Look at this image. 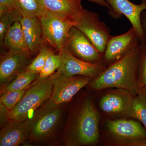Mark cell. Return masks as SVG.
Masks as SVG:
<instances>
[{"mask_svg":"<svg viewBox=\"0 0 146 146\" xmlns=\"http://www.w3.org/2000/svg\"><path fill=\"white\" fill-rule=\"evenodd\" d=\"M16 9L22 16L40 18L46 12L42 0H16Z\"/></svg>","mask_w":146,"mask_h":146,"instance_id":"d6986e66","label":"cell"},{"mask_svg":"<svg viewBox=\"0 0 146 146\" xmlns=\"http://www.w3.org/2000/svg\"><path fill=\"white\" fill-rule=\"evenodd\" d=\"M39 74L28 72L25 70L20 73L13 81L9 84L4 90H23L26 89L33 82Z\"/></svg>","mask_w":146,"mask_h":146,"instance_id":"7402d4cb","label":"cell"},{"mask_svg":"<svg viewBox=\"0 0 146 146\" xmlns=\"http://www.w3.org/2000/svg\"><path fill=\"white\" fill-rule=\"evenodd\" d=\"M99 115L93 102L86 100L76 116L68 144L82 146L96 144L99 139Z\"/></svg>","mask_w":146,"mask_h":146,"instance_id":"7a4b0ae2","label":"cell"},{"mask_svg":"<svg viewBox=\"0 0 146 146\" xmlns=\"http://www.w3.org/2000/svg\"><path fill=\"white\" fill-rule=\"evenodd\" d=\"M16 9V0H0V13Z\"/></svg>","mask_w":146,"mask_h":146,"instance_id":"4316f807","label":"cell"},{"mask_svg":"<svg viewBox=\"0 0 146 146\" xmlns=\"http://www.w3.org/2000/svg\"><path fill=\"white\" fill-rule=\"evenodd\" d=\"M2 45L8 51L23 52L31 55L27 46L21 22L19 21L14 23L8 29Z\"/></svg>","mask_w":146,"mask_h":146,"instance_id":"ac0fdd59","label":"cell"},{"mask_svg":"<svg viewBox=\"0 0 146 146\" xmlns=\"http://www.w3.org/2000/svg\"><path fill=\"white\" fill-rule=\"evenodd\" d=\"M50 50L44 44L36 57L28 65L25 70L39 74L44 66L46 59Z\"/></svg>","mask_w":146,"mask_h":146,"instance_id":"d4e9b609","label":"cell"},{"mask_svg":"<svg viewBox=\"0 0 146 146\" xmlns=\"http://www.w3.org/2000/svg\"><path fill=\"white\" fill-rule=\"evenodd\" d=\"M52 76V92L50 99L57 105L70 101L90 82V77L81 76H68L58 71Z\"/></svg>","mask_w":146,"mask_h":146,"instance_id":"ba28073f","label":"cell"},{"mask_svg":"<svg viewBox=\"0 0 146 146\" xmlns=\"http://www.w3.org/2000/svg\"><path fill=\"white\" fill-rule=\"evenodd\" d=\"M129 116L138 120L146 129V94L142 89L133 98Z\"/></svg>","mask_w":146,"mask_h":146,"instance_id":"ffe728a7","label":"cell"},{"mask_svg":"<svg viewBox=\"0 0 146 146\" xmlns=\"http://www.w3.org/2000/svg\"><path fill=\"white\" fill-rule=\"evenodd\" d=\"M22 16L16 9L7 11L0 13V41L2 45L5 36L8 29L14 23L20 22Z\"/></svg>","mask_w":146,"mask_h":146,"instance_id":"44dd1931","label":"cell"},{"mask_svg":"<svg viewBox=\"0 0 146 146\" xmlns=\"http://www.w3.org/2000/svg\"><path fill=\"white\" fill-rule=\"evenodd\" d=\"M64 47L76 57L89 63H100L102 55L86 35L74 27L71 29Z\"/></svg>","mask_w":146,"mask_h":146,"instance_id":"9c48e42d","label":"cell"},{"mask_svg":"<svg viewBox=\"0 0 146 146\" xmlns=\"http://www.w3.org/2000/svg\"><path fill=\"white\" fill-rule=\"evenodd\" d=\"M59 54L61 62L57 71L64 75L91 77L98 76L104 70L103 66L100 63H89L79 59L73 55L65 47Z\"/></svg>","mask_w":146,"mask_h":146,"instance_id":"30bf717a","label":"cell"},{"mask_svg":"<svg viewBox=\"0 0 146 146\" xmlns=\"http://www.w3.org/2000/svg\"><path fill=\"white\" fill-rule=\"evenodd\" d=\"M53 77L39 79L26 91L16 106L8 112L9 121H25L45 102L50 98L52 92Z\"/></svg>","mask_w":146,"mask_h":146,"instance_id":"3957f363","label":"cell"},{"mask_svg":"<svg viewBox=\"0 0 146 146\" xmlns=\"http://www.w3.org/2000/svg\"><path fill=\"white\" fill-rule=\"evenodd\" d=\"M61 114L59 105L50 100L31 119L29 138L37 142L48 137L57 126Z\"/></svg>","mask_w":146,"mask_h":146,"instance_id":"8992f818","label":"cell"},{"mask_svg":"<svg viewBox=\"0 0 146 146\" xmlns=\"http://www.w3.org/2000/svg\"><path fill=\"white\" fill-rule=\"evenodd\" d=\"M39 19L44 41L59 52L65 47L74 21L48 10Z\"/></svg>","mask_w":146,"mask_h":146,"instance_id":"277c9868","label":"cell"},{"mask_svg":"<svg viewBox=\"0 0 146 146\" xmlns=\"http://www.w3.org/2000/svg\"><path fill=\"white\" fill-rule=\"evenodd\" d=\"M108 131L118 143L127 145L143 146L146 142V129L139 121L108 120Z\"/></svg>","mask_w":146,"mask_h":146,"instance_id":"52a82bcc","label":"cell"},{"mask_svg":"<svg viewBox=\"0 0 146 146\" xmlns=\"http://www.w3.org/2000/svg\"><path fill=\"white\" fill-rule=\"evenodd\" d=\"M89 1L92 2L96 3L99 5H101L102 6L105 7L109 8L110 9H111L110 5L108 4V3L105 0H89Z\"/></svg>","mask_w":146,"mask_h":146,"instance_id":"83f0119b","label":"cell"},{"mask_svg":"<svg viewBox=\"0 0 146 146\" xmlns=\"http://www.w3.org/2000/svg\"><path fill=\"white\" fill-rule=\"evenodd\" d=\"M61 62L59 54H55L51 50L46 59L44 66L39 74V79L47 78L52 75L56 70L60 68Z\"/></svg>","mask_w":146,"mask_h":146,"instance_id":"cb8c5ba5","label":"cell"},{"mask_svg":"<svg viewBox=\"0 0 146 146\" xmlns=\"http://www.w3.org/2000/svg\"><path fill=\"white\" fill-rule=\"evenodd\" d=\"M139 41L136 32L133 27L124 34L110 36L104 53L105 60L115 63L139 44Z\"/></svg>","mask_w":146,"mask_h":146,"instance_id":"7c38bea8","label":"cell"},{"mask_svg":"<svg viewBox=\"0 0 146 146\" xmlns=\"http://www.w3.org/2000/svg\"><path fill=\"white\" fill-rule=\"evenodd\" d=\"M110 5V10L119 14L124 15L130 21L135 30L140 42L144 43L145 34L141 21V14L146 9V0H143L139 5L135 4L129 0H106Z\"/></svg>","mask_w":146,"mask_h":146,"instance_id":"8fae6325","label":"cell"},{"mask_svg":"<svg viewBox=\"0 0 146 146\" xmlns=\"http://www.w3.org/2000/svg\"><path fill=\"white\" fill-rule=\"evenodd\" d=\"M141 89H142V90H143V91L144 92H145V93L146 94V86Z\"/></svg>","mask_w":146,"mask_h":146,"instance_id":"f1b7e54d","label":"cell"},{"mask_svg":"<svg viewBox=\"0 0 146 146\" xmlns=\"http://www.w3.org/2000/svg\"><path fill=\"white\" fill-rule=\"evenodd\" d=\"M30 55L10 51L6 52L1 58L0 63V81L5 84L16 78L27 67Z\"/></svg>","mask_w":146,"mask_h":146,"instance_id":"4fadbf2b","label":"cell"},{"mask_svg":"<svg viewBox=\"0 0 146 146\" xmlns=\"http://www.w3.org/2000/svg\"><path fill=\"white\" fill-rule=\"evenodd\" d=\"M31 119L19 121H9L0 135V146H18L29 138Z\"/></svg>","mask_w":146,"mask_h":146,"instance_id":"5bb4252c","label":"cell"},{"mask_svg":"<svg viewBox=\"0 0 146 146\" xmlns=\"http://www.w3.org/2000/svg\"><path fill=\"white\" fill-rule=\"evenodd\" d=\"M20 22L31 54L39 52L44 42L39 18L36 16H22Z\"/></svg>","mask_w":146,"mask_h":146,"instance_id":"9a60e30c","label":"cell"},{"mask_svg":"<svg viewBox=\"0 0 146 146\" xmlns=\"http://www.w3.org/2000/svg\"><path fill=\"white\" fill-rule=\"evenodd\" d=\"M42 1L47 10L74 22L84 9L81 5V0Z\"/></svg>","mask_w":146,"mask_h":146,"instance_id":"e0dca14e","label":"cell"},{"mask_svg":"<svg viewBox=\"0 0 146 146\" xmlns=\"http://www.w3.org/2000/svg\"><path fill=\"white\" fill-rule=\"evenodd\" d=\"M27 91L23 90H4L1 97V106L8 112L13 109L23 96Z\"/></svg>","mask_w":146,"mask_h":146,"instance_id":"603a6c76","label":"cell"},{"mask_svg":"<svg viewBox=\"0 0 146 146\" xmlns=\"http://www.w3.org/2000/svg\"><path fill=\"white\" fill-rule=\"evenodd\" d=\"M74 27L85 35L98 50L104 54L110 36V31L100 21L98 14L84 9L83 12L74 21Z\"/></svg>","mask_w":146,"mask_h":146,"instance_id":"5b68a950","label":"cell"},{"mask_svg":"<svg viewBox=\"0 0 146 146\" xmlns=\"http://www.w3.org/2000/svg\"><path fill=\"white\" fill-rule=\"evenodd\" d=\"M138 72V82L139 87L141 89L146 86V44L141 45Z\"/></svg>","mask_w":146,"mask_h":146,"instance_id":"484cf974","label":"cell"},{"mask_svg":"<svg viewBox=\"0 0 146 146\" xmlns=\"http://www.w3.org/2000/svg\"><path fill=\"white\" fill-rule=\"evenodd\" d=\"M145 31L146 32V20L145 24Z\"/></svg>","mask_w":146,"mask_h":146,"instance_id":"f546056e","label":"cell"},{"mask_svg":"<svg viewBox=\"0 0 146 146\" xmlns=\"http://www.w3.org/2000/svg\"><path fill=\"white\" fill-rule=\"evenodd\" d=\"M141 45L138 44L97 76L89 82L95 90L108 88L123 89L133 95L141 90L138 82V68Z\"/></svg>","mask_w":146,"mask_h":146,"instance_id":"6da1fadb","label":"cell"},{"mask_svg":"<svg viewBox=\"0 0 146 146\" xmlns=\"http://www.w3.org/2000/svg\"><path fill=\"white\" fill-rule=\"evenodd\" d=\"M132 100L127 93L112 92L102 97L100 102V107L106 113L129 115Z\"/></svg>","mask_w":146,"mask_h":146,"instance_id":"2e32d148","label":"cell"}]
</instances>
